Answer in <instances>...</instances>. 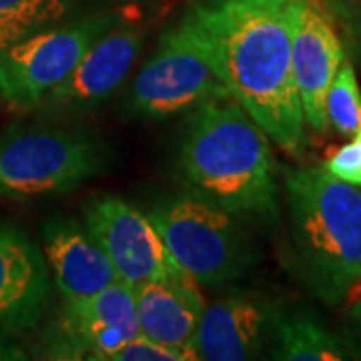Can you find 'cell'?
I'll use <instances>...</instances> for the list:
<instances>
[{
	"label": "cell",
	"mask_w": 361,
	"mask_h": 361,
	"mask_svg": "<svg viewBox=\"0 0 361 361\" xmlns=\"http://www.w3.org/2000/svg\"><path fill=\"white\" fill-rule=\"evenodd\" d=\"M177 25L271 141L301 155L307 125L291 65L289 0H191Z\"/></svg>",
	"instance_id": "cell-1"
},
{
	"label": "cell",
	"mask_w": 361,
	"mask_h": 361,
	"mask_svg": "<svg viewBox=\"0 0 361 361\" xmlns=\"http://www.w3.org/2000/svg\"><path fill=\"white\" fill-rule=\"evenodd\" d=\"M271 139L229 97L191 111L179 142L180 179L241 221H279V183Z\"/></svg>",
	"instance_id": "cell-2"
},
{
	"label": "cell",
	"mask_w": 361,
	"mask_h": 361,
	"mask_svg": "<svg viewBox=\"0 0 361 361\" xmlns=\"http://www.w3.org/2000/svg\"><path fill=\"white\" fill-rule=\"evenodd\" d=\"M285 199L297 269L325 305L361 295V187L325 167L287 169Z\"/></svg>",
	"instance_id": "cell-3"
},
{
	"label": "cell",
	"mask_w": 361,
	"mask_h": 361,
	"mask_svg": "<svg viewBox=\"0 0 361 361\" xmlns=\"http://www.w3.org/2000/svg\"><path fill=\"white\" fill-rule=\"evenodd\" d=\"M147 215L171 257L199 285L237 281L261 259L245 221L191 189L159 199Z\"/></svg>",
	"instance_id": "cell-4"
},
{
	"label": "cell",
	"mask_w": 361,
	"mask_h": 361,
	"mask_svg": "<svg viewBox=\"0 0 361 361\" xmlns=\"http://www.w3.org/2000/svg\"><path fill=\"white\" fill-rule=\"evenodd\" d=\"M115 155L87 130L16 123L0 135V197H59L103 175Z\"/></svg>",
	"instance_id": "cell-5"
},
{
	"label": "cell",
	"mask_w": 361,
	"mask_h": 361,
	"mask_svg": "<svg viewBox=\"0 0 361 361\" xmlns=\"http://www.w3.org/2000/svg\"><path fill=\"white\" fill-rule=\"evenodd\" d=\"M115 14H94L40 30L0 51V97L14 109H37L109 28Z\"/></svg>",
	"instance_id": "cell-6"
},
{
	"label": "cell",
	"mask_w": 361,
	"mask_h": 361,
	"mask_svg": "<svg viewBox=\"0 0 361 361\" xmlns=\"http://www.w3.org/2000/svg\"><path fill=\"white\" fill-rule=\"evenodd\" d=\"M219 97H229L227 87L183 28L175 25L161 35L155 52L137 73L127 109L139 118L165 121Z\"/></svg>",
	"instance_id": "cell-7"
},
{
	"label": "cell",
	"mask_w": 361,
	"mask_h": 361,
	"mask_svg": "<svg viewBox=\"0 0 361 361\" xmlns=\"http://www.w3.org/2000/svg\"><path fill=\"white\" fill-rule=\"evenodd\" d=\"M82 221L118 281L135 287L151 279H193L171 257L147 211L129 201L111 195L92 199L82 207Z\"/></svg>",
	"instance_id": "cell-8"
},
{
	"label": "cell",
	"mask_w": 361,
	"mask_h": 361,
	"mask_svg": "<svg viewBox=\"0 0 361 361\" xmlns=\"http://www.w3.org/2000/svg\"><path fill=\"white\" fill-rule=\"evenodd\" d=\"M139 334L133 287L116 279L97 293L65 299L61 317L47 336V351L56 360L109 361Z\"/></svg>",
	"instance_id": "cell-9"
},
{
	"label": "cell",
	"mask_w": 361,
	"mask_h": 361,
	"mask_svg": "<svg viewBox=\"0 0 361 361\" xmlns=\"http://www.w3.org/2000/svg\"><path fill=\"white\" fill-rule=\"evenodd\" d=\"M147 32L137 25L109 28L66 78L42 99L39 109L56 118H80L99 111L121 89L137 56L145 47Z\"/></svg>",
	"instance_id": "cell-10"
},
{
	"label": "cell",
	"mask_w": 361,
	"mask_h": 361,
	"mask_svg": "<svg viewBox=\"0 0 361 361\" xmlns=\"http://www.w3.org/2000/svg\"><path fill=\"white\" fill-rule=\"evenodd\" d=\"M291 65L305 125L315 133L327 130L325 99L343 65V44L331 16L317 0H289Z\"/></svg>",
	"instance_id": "cell-11"
},
{
	"label": "cell",
	"mask_w": 361,
	"mask_h": 361,
	"mask_svg": "<svg viewBox=\"0 0 361 361\" xmlns=\"http://www.w3.org/2000/svg\"><path fill=\"white\" fill-rule=\"evenodd\" d=\"M281 305L261 291L239 289L205 305L197 353L207 361L257 360L273 345Z\"/></svg>",
	"instance_id": "cell-12"
},
{
	"label": "cell",
	"mask_w": 361,
	"mask_h": 361,
	"mask_svg": "<svg viewBox=\"0 0 361 361\" xmlns=\"http://www.w3.org/2000/svg\"><path fill=\"white\" fill-rule=\"evenodd\" d=\"M51 295L52 275L39 243L16 225H0V334L35 329Z\"/></svg>",
	"instance_id": "cell-13"
},
{
	"label": "cell",
	"mask_w": 361,
	"mask_h": 361,
	"mask_svg": "<svg viewBox=\"0 0 361 361\" xmlns=\"http://www.w3.org/2000/svg\"><path fill=\"white\" fill-rule=\"evenodd\" d=\"M42 253L63 299H78L116 281L115 269L94 237L71 217H51L42 225Z\"/></svg>",
	"instance_id": "cell-14"
},
{
	"label": "cell",
	"mask_w": 361,
	"mask_h": 361,
	"mask_svg": "<svg viewBox=\"0 0 361 361\" xmlns=\"http://www.w3.org/2000/svg\"><path fill=\"white\" fill-rule=\"evenodd\" d=\"M139 329L145 337L197 349V331L205 311V297L193 279H151L133 287Z\"/></svg>",
	"instance_id": "cell-15"
},
{
	"label": "cell",
	"mask_w": 361,
	"mask_h": 361,
	"mask_svg": "<svg viewBox=\"0 0 361 361\" xmlns=\"http://www.w3.org/2000/svg\"><path fill=\"white\" fill-rule=\"evenodd\" d=\"M269 353L273 360L281 361H341L349 357L341 339L305 311L281 315Z\"/></svg>",
	"instance_id": "cell-16"
},
{
	"label": "cell",
	"mask_w": 361,
	"mask_h": 361,
	"mask_svg": "<svg viewBox=\"0 0 361 361\" xmlns=\"http://www.w3.org/2000/svg\"><path fill=\"white\" fill-rule=\"evenodd\" d=\"M68 11L66 0H0V51L63 25Z\"/></svg>",
	"instance_id": "cell-17"
},
{
	"label": "cell",
	"mask_w": 361,
	"mask_h": 361,
	"mask_svg": "<svg viewBox=\"0 0 361 361\" xmlns=\"http://www.w3.org/2000/svg\"><path fill=\"white\" fill-rule=\"evenodd\" d=\"M327 125L343 137H353L361 129V89L355 68L343 63L337 71L325 99Z\"/></svg>",
	"instance_id": "cell-18"
},
{
	"label": "cell",
	"mask_w": 361,
	"mask_h": 361,
	"mask_svg": "<svg viewBox=\"0 0 361 361\" xmlns=\"http://www.w3.org/2000/svg\"><path fill=\"white\" fill-rule=\"evenodd\" d=\"M197 349L173 348L139 334L109 357V361H197Z\"/></svg>",
	"instance_id": "cell-19"
},
{
	"label": "cell",
	"mask_w": 361,
	"mask_h": 361,
	"mask_svg": "<svg viewBox=\"0 0 361 361\" xmlns=\"http://www.w3.org/2000/svg\"><path fill=\"white\" fill-rule=\"evenodd\" d=\"M325 169L337 179L361 187V129L353 135L351 141L327 155Z\"/></svg>",
	"instance_id": "cell-20"
},
{
	"label": "cell",
	"mask_w": 361,
	"mask_h": 361,
	"mask_svg": "<svg viewBox=\"0 0 361 361\" xmlns=\"http://www.w3.org/2000/svg\"><path fill=\"white\" fill-rule=\"evenodd\" d=\"M349 319H351V325H353L355 337H357V341L361 343V301H353V303H351Z\"/></svg>",
	"instance_id": "cell-21"
},
{
	"label": "cell",
	"mask_w": 361,
	"mask_h": 361,
	"mask_svg": "<svg viewBox=\"0 0 361 361\" xmlns=\"http://www.w3.org/2000/svg\"><path fill=\"white\" fill-rule=\"evenodd\" d=\"M351 2H353V4H355V6L361 11V0H351Z\"/></svg>",
	"instance_id": "cell-22"
}]
</instances>
